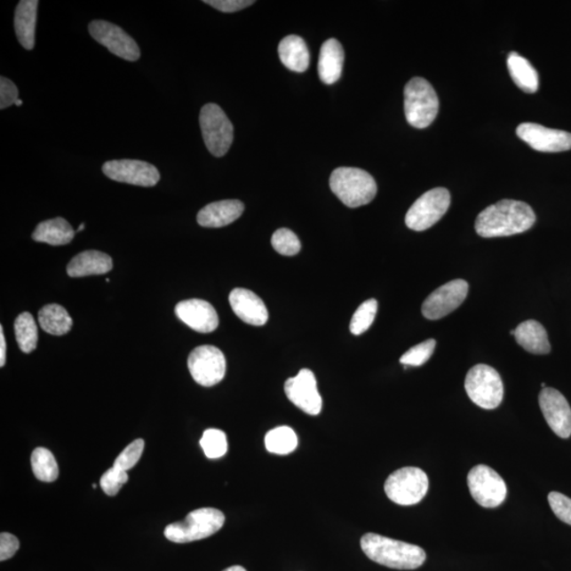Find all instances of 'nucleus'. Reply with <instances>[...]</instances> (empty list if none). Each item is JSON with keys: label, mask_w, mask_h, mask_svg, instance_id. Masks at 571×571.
I'll return each instance as SVG.
<instances>
[{"label": "nucleus", "mask_w": 571, "mask_h": 571, "mask_svg": "<svg viewBox=\"0 0 571 571\" xmlns=\"http://www.w3.org/2000/svg\"><path fill=\"white\" fill-rule=\"evenodd\" d=\"M535 223L534 210L523 202L504 199L486 208L475 221V230L485 238L504 237L528 231Z\"/></svg>", "instance_id": "1"}, {"label": "nucleus", "mask_w": 571, "mask_h": 571, "mask_svg": "<svg viewBox=\"0 0 571 571\" xmlns=\"http://www.w3.org/2000/svg\"><path fill=\"white\" fill-rule=\"evenodd\" d=\"M361 547L371 561L393 569H417L426 559L425 551L419 546L376 534L363 535Z\"/></svg>", "instance_id": "2"}, {"label": "nucleus", "mask_w": 571, "mask_h": 571, "mask_svg": "<svg viewBox=\"0 0 571 571\" xmlns=\"http://www.w3.org/2000/svg\"><path fill=\"white\" fill-rule=\"evenodd\" d=\"M332 193L348 208L369 204L376 197L377 183L368 171L357 168H339L329 179Z\"/></svg>", "instance_id": "3"}, {"label": "nucleus", "mask_w": 571, "mask_h": 571, "mask_svg": "<svg viewBox=\"0 0 571 571\" xmlns=\"http://www.w3.org/2000/svg\"><path fill=\"white\" fill-rule=\"evenodd\" d=\"M440 110V99L433 86L423 77H414L404 88V113L409 125L426 129Z\"/></svg>", "instance_id": "4"}, {"label": "nucleus", "mask_w": 571, "mask_h": 571, "mask_svg": "<svg viewBox=\"0 0 571 571\" xmlns=\"http://www.w3.org/2000/svg\"><path fill=\"white\" fill-rule=\"evenodd\" d=\"M225 514L215 508L197 509L187 514L182 522L170 524L164 530L166 539L171 542L191 543L207 539L218 532L225 525Z\"/></svg>", "instance_id": "5"}, {"label": "nucleus", "mask_w": 571, "mask_h": 571, "mask_svg": "<svg viewBox=\"0 0 571 571\" xmlns=\"http://www.w3.org/2000/svg\"><path fill=\"white\" fill-rule=\"evenodd\" d=\"M464 389L476 406L485 409L500 407L504 398V385L500 374L489 365L479 364L465 377Z\"/></svg>", "instance_id": "6"}, {"label": "nucleus", "mask_w": 571, "mask_h": 571, "mask_svg": "<svg viewBox=\"0 0 571 571\" xmlns=\"http://www.w3.org/2000/svg\"><path fill=\"white\" fill-rule=\"evenodd\" d=\"M203 141L215 157H224L234 139V127L218 104L204 105L199 115Z\"/></svg>", "instance_id": "7"}, {"label": "nucleus", "mask_w": 571, "mask_h": 571, "mask_svg": "<svg viewBox=\"0 0 571 571\" xmlns=\"http://www.w3.org/2000/svg\"><path fill=\"white\" fill-rule=\"evenodd\" d=\"M387 497L401 506H412L424 500L429 490V478L423 470L407 467L395 471L386 480Z\"/></svg>", "instance_id": "8"}, {"label": "nucleus", "mask_w": 571, "mask_h": 571, "mask_svg": "<svg viewBox=\"0 0 571 571\" xmlns=\"http://www.w3.org/2000/svg\"><path fill=\"white\" fill-rule=\"evenodd\" d=\"M450 203V192L445 187H436L424 193L407 213L408 228L417 232L432 228L448 212Z\"/></svg>", "instance_id": "9"}, {"label": "nucleus", "mask_w": 571, "mask_h": 571, "mask_svg": "<svg viewBox=\"0 0 571 571\" xmlns=\"http://www.w3.org/2000/svg\"><path fill=\"white\" fill-rule=\"evenodd\" d=\"M468 487L475 502L484 508H496L506 500V482L495 470L476 465L468 474Z\"/></svg>", "instance_id": "10"}, {"label": "nucleus", "mask_w": 571, "mask_h": 571, "mask_svg": "<svg viewBox=\"0 0 571 571\" xmlns=\"http://www.w3.org/2000/svg\"><path fill=\"white\" fill-rule=\"evenodd\" d=\"M188 370L198 385L210 387L225 378L226 362L220 349L212 345L199 346L190 353Z\"/></svg>", "instance_id": "11"}, {"label": "nucleus", "mask_w": 571, "mask_h": 571, "mask_svg": "<svg viewBox=\"0 0 571 571\" xmlns=\"http://www.w3.org/2000/svg\"><path fill=\"white\" fill-rule=\"evenodd\" d=\"M91 36L110 52L130 62H136L141 57L138 44L119 26L105 20H93L88 27Z\"/></svg>", "instance_id": "12"}, {"label": "nucleus", "mask_w": 571, "mask_h": 571, "mask_svg": "<svg viewBox=\"0 0 571 571\" xmlns=\"http://www.w3.org/2000/svg\"><path fill=\"white\" fill-rule=\"evenodd\" d=\"M103 173L109 179L129 185L152 187L160 180L156 166L141 160H112L103 165Z\"/></svg>", "instance_id": "13"}, {"label": "nucleus", "mask_w": 571, "mask_h": 571, "mask_svg": "<svg viewBox=\"0 0 571 571\" xmlns=\"http://www.w3.org/2000/svg\"><path fill=\"white\" fill-rule=\"evenodd\" d=\"M469 292L468 282L454 280L432 292L423 304V314L429 320H440L456 310Z\"/></svg>", "instance_id": "14"}, {"label": "nucleus", "mask_w": 571, "mask_h": 571, "mask_svg": "<svg viewBox=\"0 0 571 571\" xmlns=\"http://www.w3.org/2000/svg\"><path fill=\"white\" fill-rule=\"evenodd\" d=\"M285 393L288 399L303 412L313 416L321 413V398L317 379L312 370L301 369L297 376L288 379Z\"/></svg>", "instance_id": "15"}, {"label": "nucleus", "mask_w": 571, "mask_h": 571, "mask_svg": "<svg viewBox=\"0 0 571 571\" xmlns=\"http://www.w3.org/2000/svg\"><path fill=\"white\" fill-rule=\"evenodd\" d=\"M517 135L537 152L559 153L571 149V134L568 131L547 129L536 123H523L518 127Z\"/></svg>", "instance_id": "16"}, {"label": "nucleus", "mask_w": 571, "mask_h": 571, "mask_svg": "<svg viewBox=\"0 0 571 571\" xmlns=\"http://www.w3.org/2000/svg\"><path fill=\"white\" fill-rule=\"evenodd\" d=\"M540 408L551 429L559 437L569 438L571 435V408L561 393L545 387L540 393Z\"/></svg>", "instance_id": "17"}, {"label": "nucleus", "mask_w": 571, "mask_h": 571, "mask_svg": "<svg viewBox=\"0 0 571 571\" xmlns=\"http://www.w3.org/2000/svg\"><path fill=\"white\" fill-rule=\"evenodd\" d=\"M175 313L183 323L202 334L213 332L218 329L219 324L215 308L202 299H186L177 304Z\"/></svg>", "instance_id": "18"}, {"label": "nucleus", "mask_w": 571, "mask_h": 571, "mask_svg": "<svg viewBox=\"0 0 571 571\" xmlns=\"http://www.w3.org/2000/svg\"><path fill=\"white\" fill-rule=\"evenodd\" d=\"M229 302L233 312L249 325L263 326L267 323L268 309L262 298L254 292L236 288L230 293Z\"/></svg>", "instance_id": "19"}, {"label": "nucleus", "mask_w": 571, "mask_h": 571, "mask_svg": "<svg viewBox=\"0 0 571 571\" xmlns=\"http://www.w3.org/2000/svg\"><path fill=\"white\" fill-rule=\"evenodd\" d=\"M245 206L236 199L208 204L197 215L198 224L204 228H223L241 218Z\"/></svg>", "instance_id": "20"}, {"label": "nucleus", "mask_w": 571, "mask_h": 571, "mask_svg": "<svg viewBox=\"0 0 571 571\" xmlns=\"http://www.w3.org/2000/svg\"><path fill=\"white\" fill-rule=\"evenodd\" d=\"M345 54L340 42L336 38L326 41L321 48L318 71L321 82L327 85L334 84L339 81Z\"/></svg>", "instance_id": "21"}, {"label": "nucleus", "mask_w": 571, "mask_h": 571, "mask_svg": "<svg viewBox=\"0 0 571 571\" xmlns=\"http://www.w3.org/2000/svg\"><path fill=\"white\" fill-rule=\"evenodd\" d=\"M113 269V259L109 255L96 250L77 254L67 266L70 277L107 274Z\"/></svg>", "instance_id": "22"}, {"label": "nucleus", "mask_w": 571, "mask_h": 571, "mask_svg": "<svg viewBox=\"0 0 571 571\" xmlns=\"http://www.w3.org/2000/svg\"><path fill=\"white\" fill-rule=\"evenodd\" d=\"M37 0H21L15 11L14 27L21 46L32 50L36 45Z\"/></svg>", "instance_id": "23"}, {"label": "nucleus", "mask_w": 571, "mask_h": 571, "mask_svg": "<svg viewBox=\"0 0 571 571\" xmlns=\"http://www.w3.org/2000/svg\"><path fill=\"white\" fill-rule=\"evenodd\" d=\"M515 340L527 352L534 354H547L551 353V343L547 331L539 321L528 320L515 329Z\"/></svg>", "instance_id": "24"}, {"label": "nucleus", "mask_w": 571, "mask_h": 571, "mask_svg": "<svg viewBox=\"0 0 571 571\" xmlns=\"http://www.w3.org/2000/svg\"><path fill=\"white\" fill-rule=\"evenodd\" d=\"M279 55L285 67L295 72L306 71L310 64V53L302 37L289 36L282 38Z\"/></svg>", "instance_id": "25"}, {"label": "nucleus", "mask_w": 571, "mask_h": 571, "mask_svg": "<svg viewBox=\"0 0 571 571\" xmlns=\"http://www.w3.org/2000/svg\"><path fill=\"white\" fill-rule=\"evenodd\" d=\"M75 233L67 220L57 218L38 224L32 238L33 241L48 245L64 246L74 240Z\"/></svg>", "instance_id": "26"}, {"label": "nucleus", "mask_w": 571, "mask_h": 571, "mask_svg": "<svg viewBox=\"0 0 571 571\" xmlns=\"http://www.w3.org/2000/svg\"><path fill=\"white\" fill-rule=\"evenodd\" d=\"M507 66L515 85L527 93L539 90V75L528 59L517 52L509 53Z\"/></svg>", "instance_id": "27"}, {"label": "nucleus", "mask_w": 571, "mask_h": 571, "mask_svg": "<svg viewBox=\"0 0 571 571\" xmlns=\"http://www.w3.org/2000/svg\"><path fill=\"white\" fill-rule=\"evenodd\" d=\"M38 323L50 335L64 336L71 330L74 321L60 305L49 304L38 313Z\"/></svg>", "instance_id": "28"}, {"label": "nucleus", "mask_w": 571, "mask_h": 571, "mask_svg": "<svg viewBox=\"0 0 571 571\" xmlns=\"http://www.w3.org/2000/svg\"><path fill=\"white\" fill-rule=\"evenodd\" d=\"M265 445L270 453L287 456L296 450L297 436L289 426H279L266 435Z\"/></svg>", "instance_id": "29"}, {"label": "nucleus", "mask_w": 571, "mask_h": 571, "mask_svg": "<svg viewBox=\"0 0 571 571\" xmlns=\"http://www.w3.org/2000/svg\"><path fill=\"white\" fill-rule=\"evenodd\" d=\"M14 330L16 341H18L20 351L25 353H30L37 346L38 331L36 320L32 314L24 313L19 315L15 320Z\"/></svg>", "instance_id": "30"}, {"label": "nucleus", "mask_w": 571, "mask_h": 571, "mask_svg": "<svg viewBox=\"0 0 571 571\" xmlns=\"http://www.w3.org/2000/svg\"><path fill=\"white\" fill-rule=\"evenodd\" d=\"M31 465L36 478L41 481L52 482L59 478V465L53 454L45 448H36L32 453Z\"/></svg>", "instance_id": "31"}, {"label": "nucleus", "mask_w": 571, "mask_h": 571, "mask_svg": "<svg viewBox=\"0 0 571 571\" xmlns=\"http://www.w3.org/2000/svg\"><path fill=\"white\" fill-rule=\"evenodd\" d=\"M377 312H378V302L375 298L368 299L360 305L357 312L353 315L349 329L354 336L364 334L373 325Z\"/></svg>", "instance_id": "32"}, {"label": "nucleus", "mask_w": 571, "mask_h": 571, "mask_svg": "<svg viewBox=\"0 0 571 571\" xmlns=\"http://www.w3.org/2000/svg\"><path fill=\"white\" fill-rule=\"evenodd\" d=\"M201 446L206 456L210 459L223 457L228 451L226 435L218 429L204 431L201 440Z\"/></svg>", "instance_id": "33"}, {"label": "nucleus", "mask_w": 571, "mask_h": 571, "mask_svg": "<svg viewBox=\"0 0 571 571\" xmlns=\"http://www.w3.org/2000/svg\"><path fill=\"white\" fill-rule=\"evenodd\" d=\"M271 243L277 253L285 257L297 255L302 247L298 237L289 229H280L274 232Z\"/></svg>", "instance_id": "34"}, {"label": "nucleus", "mask_w": 571, "mask_h": 571, "mask_svg": "<svg viewBox=\"0 0 571 571\" xmlns=\"http://www.w3.org/2000/svg\"><path fill=\"white\" fill-rule=\"evenodd\" d=\"M436 347L434 339L426 340L409 349L400 358V363L406 366H421L428 362Z\"/></svg>", "instance_id": "35"}, {"label": "nucleus", "mask_w": 571, "mask_h": 571, "mask_svg": "<svg viewBox=\"0 0 571 571\" xmlns=\"http://www.w3.org/2000/svg\"><path fill=\"white\" fill-rule=\"evenodd\" d=\"M143 450L144 440L139 438V440L130 443V445L124 448L123 452L116 457L114 467L126 471L127 472V471L134 468L139 460H140Z\"/></svg>", "instance_id": "36"}, {"label": "nucleus", "mask_w": 571, "mask_h": 571, "mask_svg": "<svg viewBox=\"0 0 571 571\" xmlns=\"http://www.w3.org/2000/svg\"><path fill=\"white\" fill-rule=\"evenodd\" d=\"M127 480H129V475L126 471L113 467L103 474L99 486L107 496H115L118 495L121 487L125 485Z\"/></svg>", "instance_id": "37"}, {"label": "nucleus", "mask_w": 571, "mask_h": 571, "mask_svg": "<svg viewBox=\"0 0 571 571\" xmlns=\"http://www.w3.org/2000/svg\"><path fill=\"white\" fill-rule=\"evenodd\" d=\"M548 502L559 519L571 526V498L562 493H549Z\"/></svg>", "instance_id": "38"}, {"label": "nucleus", "mask_w": 571, "mask_h": 571, "mask_svg": "<svg viewBox=\"0 0 571 571\" xmlns=\"http://www.w3.org/2000/svg\"><path fill=\"white\" fill-rule=\"evenodd\" d=\"M19 99V90L12 81L7 77H0V109H5Z\"/></svg>", "instance_id": "39"}, {"label": "nucleus", "mask_w": 571, "mask_h": 571, "mask_svg": "<svg viewBox=\"0 0 571 571\" xmlns=\"http://www.w3.org/2000/svg\"><path fill=\"white\" fill-rule=\"evenodd\" d=\"M203 3L225 13H234L255 4L253 0H206Z\"/></svg>", "instance_id": "40"}, {"label": "nucleus", "mask_w": 571, "mask_h": 571, "mask_svg": "<svg viewBox=\"0 0 571 571\" xmlns=\"http://www.w3.org/2000/svg\"><path fill=\"white\" fill-rule=\"evenodd\" d=\"M20 549V541L18 537L8 532H3L0 535V561H5L14 556Z\"/></svg>", "instance_id": "41"}, {"label": "nucleus", "mask_w": 571, "mask_h": 571, "mask_svg": "<svg viewBox=\"0 0 571 571\" xmlns=\"http://www.w3.org/2000/svg\"><path fill=\"white\" fill-rule=\"evenodd\" d=\"M5 353H7V343H5L3 326H0V366L5 364Z\"/></svg>", "instance_id": "42"}, {"label": "nucleus", "mask_w": 571, "mask_h": 571, "mask_svg": "<svg viewBox=\"0 0 571 571\" xmlns=\"http://www.w3.org/2000/svg\"><path fill=\"white\" fill-rule=\"evenodd\" d=\"M224 571H247V570L245 568H243L242 567H238V565H236V567H231L229 568H226Z\"/></svg>", "instance_id": "43"}, {"label": "nucleus", "mask_w": 571, "mask_h": 571, "mask_svg": "<svg viewBox=\"0 0 571 571\" xmlns=\"http://www.w3.org/2000/svg\"><path fill=\"white\" fill-rule=\"evenodd\" d=\"M15 105L16 107H21V105H23V101H21V99H19L18 101H16Z\"/></svg>", "instance_id": "44"}, {"label": "nucleus", "mask_w": 571, "mask_h": 571, "mask_svg": "<svg viewBox=\"0 0 571 571\" xmlns=\"http://www.w3.org/2000/svg\"><path fill=\"white\" fill-rule=\"evenodd\" d=\"M84 229H85V224H82V225L79 226V229H77V231H76V232H81V231H83V230H84Z\"/></svg>", "instance_id": "45"}, {"label": "nucleus", "mask_w": 571, "mask_h": 571, "mask_svg": "<svg viewBox=\"0 0 571 571\" xmlns=\"http://www.w3.org/2000/svg\"><path fill=\"white\" fill-rule=\"evenodd\" d=\"M514 334H515V329H513V330L510 331V335L514 336Z\"/></svg>", "instance_id": "46"}, {"label": "nucleus", "mask_w": 571, "mask_h": 571, "mask_svg": "<svg viewBox=\"0 0 571 571\" xmlns=\"http://www.w3.org/2000/svg\"><path fill=\"white\" fill-rule=\"evenodd\" d=\"M542 387H543V389H545L546 385H545V384H542Z\"/></svg>", "instance_id": "47"}]
</instances>
